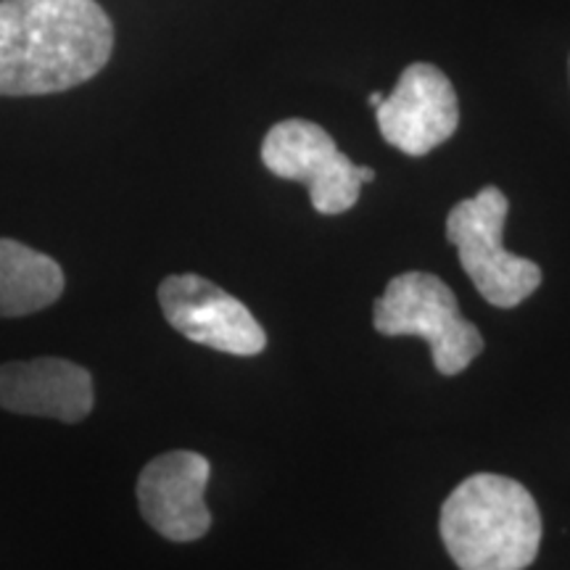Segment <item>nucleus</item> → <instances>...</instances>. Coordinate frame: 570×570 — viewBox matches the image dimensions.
<instances>
[{
  "label": "nucleus",
  "instance_id": "nucleus-1",
  "mask_svg": "<svg viewBox=\"0 0 570 570\" xmlns=\"http://www.w3.org/2000/svg\"><path fill=\"white\" fill-rule=\"evenodd\" d=\"M114 24L96 0H0V96H51L111 59Z\"/></svg>",
  "mask_w": 570,
  "mask_h": 570
},
{
  "label": "nucleus",
  "instance_id": "nucleus-2",
  "mask_svg": "<svg viewBox=\"0 0 570 570\" xmlns=\"http://www.w3.org/2000/svg\"><path fill=\"white\" fill-rule=\"evenodd\" d=\"M441 539L460 570H525L541 544V515L523 483L475 473L441 508Z\"/></svg>",
  "mask_w": 570,
  "mask_h": 570
},
{
  "label": "nucleus",
  "instance_id": "nucleus-3",
  "mask_svg": "<svg viewBox=\"0 0 570 570\" xmlns=\"http://www.w3.org/2000/svg\"><path fill=\"white\" fill-rule=\"evenodd\" d=\"M373 323L383 336L425 338L441 375L462 373L483 352L481 331L462 317L458 296L436 275H396L375 302Z\"/></svg>",
  "mask_w": 570,
  "mask_h": 570
},
{
  "label": "nucleus",
  "instance_id": "nucleus-4",
  "mask_svg": "<svg viewBox=\"0 0 570 570\" xmlns=\"http://www.w3.org/2000/svg\"><path fill=\"white\" fill-rule=\"evenodd\" d=\"M510 202L497 185L465 198L449 212L446 238L458 248L460 265L479 294L499 309L523 304L541 285V269L502 244Z\"/></svg>",
  "mask_w": 570,
  "mask_h": 570
},
{
  "label": "nucleus",
  "instance_id": "nucleus-5",
  "mask_svg": "<svg viewBox=\"0 0 570 570\" xmlns=\"http://www.w3.org/2000/svg\"><path fill=\"white\" fill-rule=\"evenodd\" d=\"M262 161L275 177L304 183L320 214L348 212L362 185L375 180V169L356 167L323 127L306 119L277 122L262 142Z\"/></svg>",
  "mask_w": 570,
  "mask_h": 570
},
{
  "label": "nucleus",
  "instance_id": "nucleus-6",
  "mask_svg": "<svg viewBox=\"0 0 570 570\" xmlns=\"http://www.w3.org/2000/svg\"><path fill=\"white\" fill-rule=\"evenodd\" d=\"M167 323L198 346L235 356L262 354L267 336L252 309L202 275H169L159 285Z\"/></svg>",
  "mask_w": 570,
  "mask_h": 570
},
{
  "label": "nucleus",
  "instance_id": "nucleus-7",
  "mask_svg": "<svg viewBox=\"0 0 570 570\" xmlns=\"http://www.w3.org/2000/svg\"><path fill=\"white\" fill-rule=\"evenodd\" d=\"M375 114L383 140L407 156H425L458 130L460 101L444 71L420 61L402 71Z\"/></svg>",
  "mask_w": 570,
  "mask_h": 570
},
{
  "label": "nucleus",
  "instance_id": "nucleus-8",
  "mask_svg": "<svg viewBox=\"0 0 570 570\" xmlns=\"http://www.w3.org/2000/svg\"><path fill=\"white\" fill-rule=\"evenodd\" d=\"M212 465L204 454L167 452L142 468L138 504L146 523L169 541H196L212 525L206 483Z\"/></svg>",
  "mask_w": 570,
  "mask_h": 570
},
{
  "label": "nucleus",
  "instance_id": "nucleus-9",
  "mask_svg": "<svg viewBox=\"0 0 570 570\" xmlns=\"http://www.w3.org/2000/svg\"><path fill=\"white\" fill-rule=\"evenodd\" d=\"M0 407L17 415L80 423L92 410V377L69 360L42 356L0 367Z\"/></svg>",
  "mask_w": 570,
  "mask_h": 570
},
{
  "label": "nucleus",
  "instance_id": "nucleus-10",
  "mask_svg": "<svg viewBox=\"0 0 570 570\" xmlns=\"http://www.w3.org/2000/svg\"><path fill=\"white\" fill-rule=\"evenodd\" d=\"M63 273L51 256L19 240L0 238V317L46 309L63 294Z\"/></svg>",
  "mask_w": 570,
  "mask_h": 570
},
{
  "label": "nucleus",
  "instance_id": "nucleus-11",
  "mask_svg": "<svg viewBox=\"0 0 570 570\" xmlns=\"http://www.w3.org/2000/svg\"><path fill=\"white\" fill-rule=\"evenodd\" d=\"M383 98H386V96H383V92H373V96H370V104L377 106V104L383 101Z\"/></svg>",
  "mask_w": 570,
  "mask_h": 570
}]
</instances>
